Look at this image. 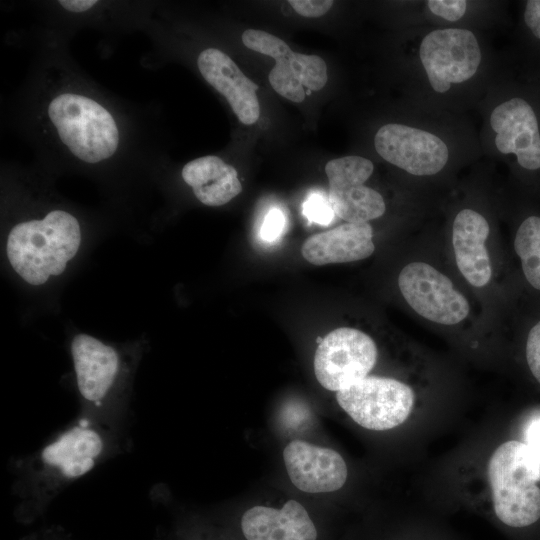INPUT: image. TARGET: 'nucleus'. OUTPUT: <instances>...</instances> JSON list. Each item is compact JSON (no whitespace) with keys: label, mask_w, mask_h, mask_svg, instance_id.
I'll use <instances>...</instances> for the list:
<instances>
[{"label":"nucleus","mask_w":540,"mask_h":540,"mask_svg":"<svg viewBox=\"0 0 540 540\" xmlns=\"http://www.w3.org/2000/svg\"><path fill=\"white\" fill-rule=\"evenodd\" d=\"M122 439L121 431L81 415L35 454L21 459L13 485L17 521L35 522L66 487L116 455L124 446Z\"/></svg>","instance_id":"nucleus-1"},{"label":"nucleus","mask_w":540,"mask_h":540,"mask_svg":"<svg viewBox=\"0 0 540 540\" xmlns=\"http://www.w3.org/2000/svg\"><path fill=\"white\" fill-rule=\"evenodd\" d=\"M82 241L78 219L65 210L19 222L6 239V257L27 284L40 286L61 275L77 255Z\"/></svg>","instance_id":"nucleus-2"},{"label":"nucleus","mask_w":540,"mask_h":540,"mask_svg":"<svg viewBox=\"0 0 540 540\" xmlns=\"http://www.w3.org/2000/svg\"><path fill=\"white\" fill-rule=\"evenodd\" d=\"M82 416L123 431L127 416L123 384L126 364L119 351L86 333L76 334L70 344Z\"/></svg>","instance_id":"nucleus-3"},{"label":"nucleus","mask_w":540,"mask_h":540,"mask_svg":"<svg viewBox=\"0 0 540 540\" xmlns=\"http://www.w3.org/2000/svg\"><path fill=\"white\" fill-rule=\"evenodd\" d=\"M493 511L510 529L524 530L540 521V468L530 448L517 440L501 444L488 463Z\"/></svg>","instance_id":"nucleus-4"},{"label":"nucleus","mask_w":540,"mask_h":540,"mask_svg":"<svg viewBox=\"0 0 540 540\" xmlns=\"http://www.w3.org/2000/svg\"><path fill=\"white\" fill-rule=\"evenodd\" d=\"M48 117L61 142L83 162H101L118 148L117 124L94 99L76 93L59 94L48 105Z\"/></svg>","instance_id":"nucleus-5"},{"label":"nucleus","mask_w":540,"mask_h":540,"mask_svg":"<svg viewBox=\"0 0 540 540\" xmlns=\"http://www.w3.org/2000/svg\"><path fill=\"white\" fill-rule=\"evenodd\" d=\"M339 406L363 428L384 431L402 424L412 411L414 393L405 383L367 376L336 393Z\"/></svg>","instance_id":"nucleus-6"},{"label":"nucleus","mask_w":540,"mask_h":540,"mask_svg":"<svg viewBox=\"0 0 540 540\" xmlns=\"http://www.w3.org/2000/svg\"><path fill=\"white\" fill-rule=\"evenodd\" d=\"M241 38L247 48L275 60L268 80L275 92L288 100L302 102L304 87L318 91L327 83V66L320 56L294 52L282 39L262 30L247 29Z\"/></svg>","instance_id":"nucleus-7"},{"label":"nucleus","mask_w":540,"mask_h":540,"mask_svg":"<svg viewBox=\"0 0 540 540\" xmlns=\"http://www.w3.org/2000/svg\"><path fill=\"white\" fill-rule=\"evenodd\" d=\"M377 360V347L366 333L340 327L319 343L314 356L317 381L325 389L340 391L367 377Z\"/></svg>","instance_id":"nucleus-8"},{"label":"nucleus","mask_w":540,"mask_h":540,"mask_svg":"<svg viewBox=\"0 0 540 540\" xmlns=\"http://www.w3.org/2000/svg\"><path fill=\"white\" fill-rule=\"evenodd\" d=\"M420 59L431 87L447 92L451 84L470 79L477 71L481 52L475 35L467 29H438L420 45Z\"/></svg>","instance_id":"nucleus-9"},{"label":"nucleus","mask_w":540,"mask_h":540,"mask_svg":"<svg viewBox=\"0 0 540 540\" xmlns=\"http://www.w3.org/2000/svg\"><path fill=\"white\" fill-rule=\"evenodd\" d=\"M373 170V163L361 156H344L326 163L328 198L339 218L358 223L384 214L386 206L381 194L364 185Z\"/></svg>","instance_id":"nucleus-10"},{"label":"nucleus","mask_w":540,"mask_h":540,"mask_svg":"<svg viewBox=\"0 0 540 540\" xmlns=\"http://www.w3.org/2000/svg\"><path fill=\"white\" fill-rule=\"evenodd\" d=\"M398 286L410 307L432 322L453 325L469 313L467 299L447 276L427 263L406 265L399 274Z\"/></svg>","instance_id":"nucleus-11"},{"label":"nucleus","mask_w":540,"mask_h":540,"mask_svg":"<svg viewBox=\"0 0 540 540\" xmlns=\"http://www.w3.org/2000/svg\"><path fill=\"white\" fill-rule=\"evenodd\" d=\"M374 146L387 162L413 175H434L448 161V148L439 137L403 124L383 125Z\"/></svg>","instance_id":"nucleus-12"},{"label":"nucleus","mask_w":540,"mask_h":540,"mask_svg":"<svg viewBox=\"0 0 540 540\" xmlns=\"http://www.w3.org/2000/svg\"><path fill=\"white\" fill-rule=\"evenodd\" d=\"M283 459L291 482L301 491L333 492L346 482V463L333 449L293 440L284 448Z\"/></svg>","instance_id":"nucleus-13"},{"label":"nucleus","mask_w":540,"mask_h":540,"mask_svg":"<svg viewBox=\"0 0 540 540\" xmlns=\"http://www.w3.org/2000/svg\"><path fill=\"white\" fill-rule=\"evenodd\" d=\"M243 540H320V530L308 510L290 499L282 507L256 505L238 520Z\"/></svg>","instance_id":"nucleus-14"},{"label":"nucleus","mask_w":540,"mask_h":540,"mask_svg":"<svg viewBox=\"0 0 540 540\" xmlns=\"http://www.w3.org/2000/svg\"><path fill=\"white\" fill-rule=\"evenodd\" d=\"M490 124L496 132L495 144L503 154L513 153L525 169L540 168V133L536 115L521 98H513L494 108Z\"/></svg>","instance_id":"nucleus-15"},{"label":"nucleus","mask_w":540,"mask_h":540,"mask_svg":"<svg viewBox=\"0 0 540 540\" xmlns=\"http://www.w3.org/2000/svg\"><path fill=\"white\" fill-rule=\"evenodd\" d=\"M197 66L203 78L226 98L241 123L252 125L259 119L258 85L226 53L207 48L199 54Z\"/></svg>","instance_id":"nucleus-16"},{"label":"nucleus","mask_w":540,"mask_h":540,"mask_svg":"<svg viewBox=\"0 0 540 540\" xmlns=\"http://www.w3.org/2000/svg\"><path fill=\"white\" fill-rule=\"evenodd\" d=\"M373 230L368 222L345 223L308 237L302 256L311 264L327 265L365 259L375 250Z\"/></svg>","instance_id":"nucleus-17"},{"label":"nucleus","mask_w":540,"mask_h":540,"mask_svg":"<svg viewBox=\"0 0 540 540\" xmlns=\"http://www.w3.org/2000/svg\"><path fill=\"white\" fill-rule=\"evenodd\" d=\"M488 235V222L480 213L464 209L455 217L452 242L456 264L475 287L487 285L491 278V264L485 247Z\"/></svg>","instance_id":"nucleus-18"},{"label":"nucleus","mask_w":540,"mask_h":540,"mask_svg":"<svg viewBox=\"0 0 540 540\" xmlns=\"http://www.w3.org/2000/svg\"><path fill=\"white\" fill-rule=\"evenodd\" d=\"M181 176L195 197L206 206L224 205L242 191L236 169L214 155L186 163Z\"/></svg>","instance_id":"nucleus-19"},{"label":"nucleus","mask_w":540,"mask_h":540,"mask_svg":"<svg viewBox=\"0 0 540 540\" xmlns=\"http://www.w3.org/2000/svg\"><path fill=\"white\" fill-rule=\"evenodd\" d=\"M514 248L526 280L540 290V217L530 216L519 226Z\"/></svg>","instance_id":"nucleus-20"},{"label":"nucleus","mask_w":540,"mask_h":540,"mask_svg":"<svg viewBox=\"0 0 540 540\" xmlns=\"http://www.w3.org/2000/svg\"><path fill=\"white\" fill-rule=\"evenodd\" d=\"M302 213L310 223L327 226L334 217V211L329 198L320 193H313L307 197L302 205Z\"/></svg>","instance_id":"nucleus-21"},{"label":"nucleus","mask_w":540,"mask_h":540,"mask_svg":"<svg viewBox=\"0 0 540 540\" xmlns=\"http://www.w3.org/2000/svg\"><path fill=\"white\" fill-rule=\"evenodd\" d=\"M173 536L175 540H230L214 527L196 521L179 524Z\"/></svg>","instance_id":"nucleus-22"},{"label":"nucleus","mask_w":540,"mask_h":540,"mask_svg":"<svg viewBox=\"0 0 540 540\" xmlns=\"http://www.w3.org/2000/svg\"><path fill=\"white\" fill-rule=\"evenodd\" d=\"M286 216L279 208H272L265 215L260 227V237L265 242H275L285 232Z\"/></svg>","instance_id":"nucleus-23"},{"label":"nucleus","mask_w":540,"mask_h":540,"mask_svg":"<svg viewBox=\"0 0 540 540\" xmlns=\"http://www.w3.org/2000/svg\"><path fill=\"white\" fill-rule=\"evenodd\" d=\"M426 3L433 14L449 21L462 18L467 7L464 0H429Z\"/></svg>","instance_id":"nucleus-24"},{"label":"nucleus","mask_w":540,"mask_h":540,"mask_svg":"<svg viewBox=\"0 0 540 540\" xmlns=\"http://www.w3.org/2000/svg\"><path fill=\"white\" fill-rule=\"evenodd\" d=\"M526 359L533 376L540 383V321L531 328L528 334Z\"/></svg>","instance_id":"nucleus-25"},{"label":"nucleus","mask_w":540,"mask_h":540,"mask_svg":"<svg viewBox=\"0 0 540 540\" xmlns=\"http://www.w3.org/2000/svg\"><path fill=\"white\" fill-rule=\"evenodd\" d=\"M288 3L296 13L310 18L326 14L333 5L331 0H290Z\"/></svg>","instance_id":"nucleus-26"},{"label":"nucleus","mask_w":540,"mask_h":540,"mask_svg":"<svg viewBox=\"0 0 540 540\" xmlns=\"http://www.w3.org/2000/svg\"><path fill=\"white\" fill-rule=\"evenodd\" d=\"M524 19L533 35L540 39V0H530L527 2Z\"/></svg>","instance_id":"nucleus-27"},{"label":"nucleus","mask_w":540,"mask_h":540,"mask_svg":"<svg viewBox=\"0 0 540 540\" xmlns=\"http://www.w3.org/2000/svg\"><path fill=\"white\" fill-rule=\"evenodd\" d=\"M526 444L530 448L540 468V421L533 422L529 426Z\"/></svg>","instance_id":"nucleus-28"},{"label":"nucleus","mask_w":540,"mask_h":540,"mask_svg":"<svg viewBox=\"0 0 540 540\" xmlns=\"http://www.w3.org/2000/svg\"><path fill=\"white\" fill-rule=\"evenodd\" d=\"M95 0H61L59 4L67 11L81 13L95 6Z\"/></svg>","instance_id":"nucleus-29"},{"label":"nucleus","mask_w":540,"mask_h":540,"mask_svg":"<svg viewBox=\"0 0 540 540\" xmlns=\"http://www.w3.org/2000/svg\"><path fill=\"white\" fill-rule=\"evenodd\" d=\"M38 540H72L70 536L59 527H49L34 533Z\"/></svg>","instance_id":"nucleus-30"},{"label":"nucleus","mask_w":540,"mask_h":540,"mask_svg":"<svg viewBox=\"0 0 540 540\" xmlns=\"http://www.w3.org/2000/svg\"><path fill=\"white\" fill-rule=\"evenodd\" d=\"M26 540H38V538L35 536V534H32L29 537H27Z\"/></svg>","instance_id":"nucleus-31"}]
</instances>
